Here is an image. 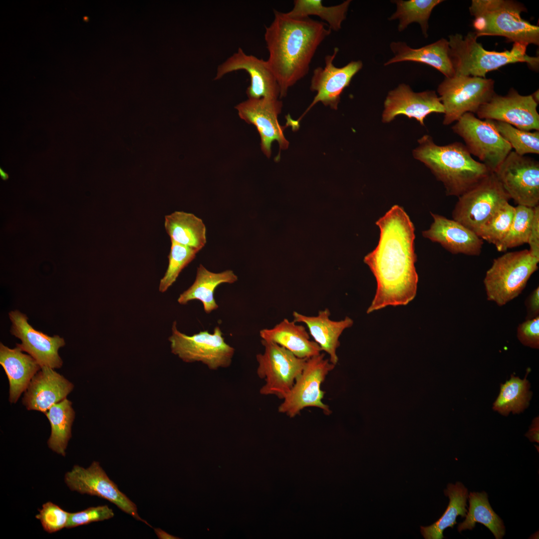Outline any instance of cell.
<instances>
[{"instance_id":"cell-1","label":"cell","mask_w":539,"mask_h":539,"mask_svg":"<svg viewBox=\"0 0 539 539\" xmlns=\"http://www.w3.org/2000/svg\"><path fill=\"white\" fill-rule=\"evenodd\" d=\"M380 238L364 258L377 282L370 313L387 306L405 305L415 297L418 276L415 263V228L401 207L395 205L376 222Z\"/></svg>"},{"instance_id":"cell-2","label":"cell","mask_w":539,"mask_h":539,"mask_svg":"<svg viewBox=\"0 0 539 539\" xmlns=\"http://www.w3.org/2000/svg\"><path fill=\"white\" fill-rule=\"evenodd\" d=\"M273 12V20L266 26L264 36L269 53L267 61L276 78L282 98L308 73L318 47L331 30L325 23L310 17Z\"/></svg>"},{"instance_id":"cell-3","label":"cell","mask_w":539,"mask_h":539,"mask_svg":"<svg viewBox=\"0 0 539 539\" xmlns=\"http://www.w3.org/2000/svg\"><path fill=\"white\" fill-rule=\"evenodd\" d=\"M418 143L419 146L413 151L414 157L443 183L448 196L459 197L492 172L485 164L474 159L461 142L439 146L426 135Z\"/></svg>"},{"instance_id":"cell-4","label":"cell","mask_w":539,"mask_h":539,"mask_svg":"<svg viewBox=\"0 0 539 539\" xmlns=\"http://www.w3.org/2000/svg\"><path fill=\"white\" fill-rule=\"evenodd\" d=\"M477 39L474 32L464 36L459 33L449 36V54L454 75L486 78L488 72L516 62H526L535 69L539 67V57L527 54V44L515 42L510 50L498 52L484 49Z\"/></svg>"},{"instance_id":"cell-5","label":"cell","mask_w":539,"mask_h":539,"mask_svg":"<svg viewBox=\"0 0 539 539\" xmlns=\"http://www.w3.org/2000/svg\"><path fill=\"white\" fill-rule=\"evenodd\" d=\"M526 10L522 3L509 0H473L469 7L477 37L501 36L509 42L539 45V27L521 17Z\"/></svg>"},{"instance_id":"cell-6","label":"cell","mask_w":539,"mask_h":539,"mask_svg":"<svg viewBox=\"0 0 539 539\" xmlns=\"http://www.w3.org/2000/svg\"><path fill=\"white\" fill-rule=\"evenodd\" d=\"M539 263L527 249L494 259L484 279L487 299L502 306L518 297L538 269Z\"/></svg>"},{"instance_id":"cell-7","label":"cell","mask_w":539,"mask_h":539,"mask_svg":"<svg viewBox=\"0 0 539 539\" xmlns=\"http://www.w3.org/2000/svg\"><path fill=\"white\" fill-rule=\"evenodd\" d=\"M176 321L172 327L169 338L171 351L186 362H201L210 369L229 367L235 349L226 342L220 328H214L213 333L201 331L188 335L177 328Z\"/></svg>"},{"instance_id":"cell-8","label":"cell","mask_w":539,"mask_h":539,"mask_svg":"<svg viewBox=\"0 0 539 539\" xmlns=\"http://www.w3.org/2000/svg\"><path fill=\"white\" fill-rule=\"evenodd\" d=\"M492 79L463 75L445 77L437 91L444 109L443 124L457 121L466 113H476L496 93Z\"/></svg>"},{"instance_id":"cell-9","label":"cell","mask_w":539,"mask_h":539,"mask_svg":"<svg viewBox=\"0 0 539 539\" xmlns=\"http://www.w3.org/2000/svg\"><path fill=\"white\" fill-rule=\"evenodd\" d=\"M325 355L321 352L306 359L301 373L279 406V413L293 418L307 407L319 408L326 415L332 413L328 405L322 402L325 392L321 386L335 365Z\"/></svg>"},{"instance_id":"cell-10","label":"cell","mask_w":539,"mask_h":539,"mask_svg":"<svg viewBox=\"0 0 539 539\" xmlns=\"http://www.w3.org/2000/svg\"><path fill=\"white\" fill-rule=\"evenodd\" d=\"M263 353L258 354L257 374L265 380L260 393L274 395L283 399L301 373L307 358L296 356L286 348L271 341L262 339Z\"/></svg>"},{"instance_id":"cell-11","label":"cell","mask_w":539,"mask_h":539,"mask_svg":"<svg viewBox=\"0 0 539 539\" xmlns=\"http://www.w3.org/2000/svg\"><path fill=\"white\" fill-rule=\"evenodd\" d=\"M471 154L494 172L512 151L510 144L501 135L492 120H484L474 113H466L453 126Z\"/></svg>"},{"instance_id":"cell-12","label":"cell","mask_w":539,"mask_h":539,"mask_svg":"<svg viewBox=\"0 0 539 539\" xmlns=\"http://www.w3.org/2000/svg\"><path fill=\"white\" fill-rule=\"evenodd\" d=\"M510 198L495 174L491 172L458 197L453 219L476 232Z\"/></svg>"},{"instance_id":"cell-13","label":"cell","mask_w":539,"mask_h":539,"mask_svg":"<svg viewBox=\"0 0 539 539\" xmlns=\"http://www.w3.org/2000/svg\"><path fill=\"white\" fill-rule=\"evenodd\" d=\"M505 192L518 205L539 204V163L511 151L494 172Z\"/></svg>"},{"instance_id":"cell-14","label":"cell","mask_w":539,"mask_h":539,"mask_svg":"<svg viewBox=\"0 0 539 539\" xmlns=\"http://www.w3.org/2000/svg\"><path fill=\"white\" fill-rule=\"evenodd\" d=\"M64 481L70 490L107 500L137 521L152 527L139 516L136 504L119 490L98 462L93 461L86 469L78 465L74 466L65 474Z\"/></svg>"},{"instance_id":"cell-15","label":"cell","mask_w":539,"mask_h":539,"mask_svg":"<svg viewBox=\"0 0 539 539\" xmlns=\"http://www.w3.org/2000/svg\"><path fill=\"white\" fill-rule=\"evenodd\" d=\"M538 103L532 95H522L511 88L505 96L495 93L476 112L478 118L509 124L522 130H539Z\"/></svg>"},{"instance_id":"cell-16","label":"cell","mask_w":539,"mask_h":539,"mask_svg":"<svg viewBox=\"0 0 539 539\" xmlns=\"http://www.w3.org/2000/svg\"><path fill=\"white\" fill-rule=\"evenodd\" d=\"M282 103L278 99H248L235 106L239 117L248 124L254 125L260 135L261 148L264 154L270 158L271 145L276 141L279 149L288 148V141L283 131L287 126H281L278 121Z\"/></svg>"},{"instance_id":"cell-17","label":"cell","mask_w":539,"mask_h":539,"mask_svg":"<svg viewBox=\"0 0 539 539\" xmlns=\"http://www.w3.org/2000/svg\"><path fill=\"white\" fill-rule=\"evenodd\" d=\"M239 70L247 71L250 77V84L246 90L248 99H277L279 97L278 82L267 60L247 54L240 47L218 66L214 79L219 80Z\"/></svg>"},{"instance_id":"cell-18","label":"cell","mask_w":539,"mask_h":539,"mask_svg":"<svg viewBox=\"0 0 539 539\" xmlns=\"http://www.w3.org/2000/svg\"><path fill=\"white\" fill-rule=\"evenodd\" d=\"M338 50V48L335 47L332 54L325 56L324 68L318 67L314 70L310 88L312 91H316V95L297 122L319 102L326 106L336 110L343 90L349 85L353 76L362 68L363 63L360 60L350 61L341 67L334 66L333 61Z\"/></svg>"},{"instance_id":"cell-19","label":"cell","mask_w":539,"mask_h":539,"mask_svg":"<svg viewBox=\"0 0 539 539\" xmlns=\"http://www.w3.org/2000/svg\"><path fill=\"white\" fill-rule=\"evenodd\" d=\"M9 317L12 322L10 333L21 341L16 346L31 355L41 367L54 369L62 366L58 350L65 344L63 338L57 335L50 336L35 330L28 323L27 316L18 310L9 312Z\"/></svg>"},{"instance_id":"cell-20","label":"cell","mask_w":539,"mask_h":539,"mask_svg":"<svg viewBox=\"0 0 539 539\" xmlns=\"http://www.w3.org/2000/svg\"><path fill=\"white\" fill-rule=\"evenodd\" d=\"M382 121L390 122L398 115L415 118L424 126V120L432 113H444L443 105L435 91L413 92L410 86L401 84L389 92L384 104Z\"/></svg>"},{"instance_id":"cell-21","label":"cell","mask_w":539,"mask_h":539,"mask_svg":"<svg viewBox=\"0 0 539 539\" xmlns=\"http://www.w3.org/2000/svg\"><path fill=\"white\" fill-rule=\"evenodd\" d=\"M433 222L422 235L433 242L439 243L453 254L479 256L484 241L476 234L454 220L431 213Z\"/></svg>"},{"instance_id":"cell-22","label":"cell","mask_w":539,"mask_h":539,"mask_svg":"<svg viewBox=\"0 0 539 539\" xmlns=\"http://www.w3.org/2000/svg\"><path fill=\"white\" fill-rule=\"evenodd\" d=\"M73 384L53 368L43 366L32 378L22 398L29 410L45 413L53 405L66 398Z\"/></svg>"},{"instance_id":"cell-23","label":"cell","mask_w":539,"mask_h":539,"mask_svg":"<svg viewBox=\"0 0 539 539\" xmlns=\"http://www.w3.org/2000/svg\"><path fill=\"white\" fill-rule=\"evenodd\" d=\"M293 321L305 324L310 335L319 346L321 351L327 353L330 361L336 365L338 361L336 351L340 345L339 338L343 331L351 327L353 320L348 316L335 321L330 318L328 308L318 311L316 316H307L297 311L292 313Z\"/></svg>"},{"instance_id":"cell-24","label":"cell","mask_w":539,"mask_h":539,"mask_svg":"<svg viewBox=\"0 0 539 539\" xmlns=\"http://www.w3.org/2000/svg\"><path fill=\"white\" fill-rule=\"evenodd\" d=\"M394 56L384 63L385 66L403 61L423 63L434 67L445 77L454 76L455 71L449 54L448 40L442 38L419 48H413L404 42H392L390 45Z\"/></svg>"},{"instance_id":"cell-25","label":"cell","mask_w":539,"mask_h":539,"mask_svg":"<svg viewBox=\"0 0 539 539\" xmlns=\"http://www.w3.org/2000/svg\"><path fill=\"white\" fill-rule=\"evenodd\" d=\"M0 364L9 381V401L15 403L41 366L31 355L23 353L17 346L9 348L2 343L0 344Z\"/></svg>"},{"instance_id":"cell-26","label":"cell","mask_w":539,"mask_h":539,"mask_svg":"<svg viewBox=\"0 0 539 539\" xmlns=\"http://www.w3.org/2000/svg\"><path fill=\"white\" fill-rule=\"evenodd\" d=\"M260 335L262 339L275 343L300 358H308L322 351L318 344L310 340L304 326L286 318L271 328L261 330Z\"/></svg>"},{"instance_id":"cell-27","label":"cell","mask_w":539,"mask_h":539,"mask_svg":"<svg viewBox=\"0 0 539 539\" xmlns=\"http://www.w3.org/2000/svg\"><path fill=\"white\" fill-rule=\"evenodd\" d=\"M238 279L237 275L232 270L214 272L200 264L197 268L194 282L180 295L178 302L181 304H186L193 300H200L205 312L209 313L219 307L214 296L216 288L223 283H233Z\"/></svg>"},{"instance_id":"cell-28","label":"cell","mask_w":539,"mask_h":539,"mask_svg":"<svg viewBox=\"0 0 539 539\" xmlns=\"http://www.w3.org/2000/svg\"><path fill=\"white\" fill-rule=\"evenodd\" d=\"M164 226L171 240L179 244L199 252L206 243V226L193 214L175 211L165 216Z\"/></svg>"},{"instance_id":"cell-29","label":"cell","mask_w":539,"mask_h":539,"mask_svg":"<svg viewBox=\"0 0 539 539\" xmlns=\"http://www.w3.org/2000/svg\"><path fill=\"white\" fill-rule=\"evenodd\" d=\"M445 496L449 499V505L440 518L432 525L420 527L421 534L425 539H442L443 531L447 528H453L457 524L458 516L465 517L467 513V501L468 491L460 482L455 484H449L444 490Z\"/></svg>"},{"instance_id":"cell-30","label":"cell","mask_w":539,"mask_h":539,"mask_svg":"<svg viewBox=\"0 0 539 539\" xmlns=\"http://www.w3.org/2000/svg\"><path fill=\"white\" fill-rule=\"evenodd\" d=\"M468 498L469 511L465 520L459 524L458 532L472 530L476 523H480L486 526L496 539H502L505 535V527L503 520L492 508L487 493L470 492Z\"/></svg>"},{"instance_id":"cell-31","label":"cell","mask_w":539,"mask_h":539,"mask_svg":"<svg viewBox=\"0 0 539 539\" xmlns=\"http://www.w3.org/2000/svg\"><path fill=\"white\" fill-rule=\"evenodd\" d=\"M51 426L47 441L49 448L63 456L71 437V426L75 418L72 403L66 398L53 405L45 413Z\"/></svg>"},{"instance_id":"cell-32","label":"cell","mask_w":539,"mask_h":539,"mask_svg":"<svg viewBox=\"0 0 539 539\" xmlns=\"http://www.w3.org/2000/svg\"><path fill=\"white\" fill-rule=\"evenodd\" d=\"M530 384L524 379L512 375L510 380L501 384L498 397L493 404V409L504 416L510 412L513 414L522 412L529 405L532 393L530 391Z\"/></svg>"},{"instance_id":"cell-33","label":"cell","mask_w":539,"mask_h":539,"mask_svg":"<svg viewBox=\"0 0 539 539\" xmlns=\"http://www.w3.org/2000/svg\"><path fill=\"white\" fill-rule=\"evenodd\" d=\"M351 1L347 0L337 5L326 6L321 0H295L292 9L287 13L294 17L316 15L327 22L331 30L338 31L346 17Z\"/></svg>"},{"instance_id":"cell-34","label":"cell","mask_w":539,"mask_h":539,"mask_svg":"<svg viewBox=\"0 0 539 539\" xmlns=\"http://www.w3.org/2000/svg\"><path fill=\"white\" fill-rule=\"evenodd\" d=\"M441 0H395L396 4V11L389 18V20H399L398 30H404L409 24L413 22L418 23L423 34L427 37L428 20L433 8Z\"/></svg>"},{"instance_id":"cell-35","label":"cell","mask_w":539,"mask_h":539,"mask_svg":"<svg viewBox=\"0 0 539 539\" xmlns=\"http://www.w3.org/2000/svg\"><path fill=\"white\" fill-rule=\"evenodd\" d=\"M514 217L510 229L496 248L499 252L527 244L534 215V208L522 205L515 207Z\"/></svg>"},{"instance_id":"cell-36","label":"cell","mask_w":539,"mask_h":539,"mask_svg":"<svg viewBox=\"0 0 539 539\" xmlns=\"http://www.w3.org/2000/svg\"><path fill=\"white\" fill-rule=\"evenodd\" d=\"M515 212V207L507 202L500 207L476 232V235L496 247L506 236Z\"/></svg>"},{"instance_id":"cell-37","label":"cell","mask_w":539,"mask_h":539,"mask_svg":"<svg viewBox=\"0 0 539 539\" xmlns=\"http://www.w3.org/2000/svg\"><path fill=\"white\" fill-rule=\"evenodd\" d=\"M492 121L499 133L517 154L521 156L529 153L539 154V130L525 131L505 122L493 120Z\"/></svg>"},{"instance_id":"cell-38","label":"cell","mask_w":539,"mask_h":539,"mask_svg":"<svg viewBox=\"0 0 539 539\" xmlns=\"http://www.w3.org/2000/svg\"><path fill=\"white\" fill-rule=\"evenodd\" d=\"M171 246L168 256L169 264L164 276L161 278L159 290L166 291L176 280L181 271L196 257V250L179 244L171 240Z\"/></svg>"},{"instance_id":"cell-39","label":"cell","mask_w":539,"mask_h":539,"mask_svg":"<svg viewBox=\"0 0 539 539\" xmlns=\"http://www.w3.org/2000/svg\"><path fill=\"white\" fill-rule=\"evenodd\" d=\"M38 511L39 514L35 518L40 521L45 532L51 534L66 528L70 513L50 502L43 504Z\"/></svg>"},{"instance_id":"cell-40","label":"cell","mask_w":539,"mask_h":539,"mask_svg":"<svg viewBox=\"0 0 539 539\" xmlns=\"http://www.w3.org/2000/svg\"><path fill=\"white\" fill-rule=\"evenodd\" d=\"M114 513L107 505L89 507L83 511L70 513L66 526L67 529L113 518Z\"/></svg>"},{"instance_id":"cell-41","label":"cell","mask_w":539,"mask_h":539,"mask_svg":"<svg viewBox=\"0 0 539 539\" xmlns=\"http://www.w3.org/2000/svg\"><path fill=\"white\" fill-rule=\"evenodd\" d=\"M517 336L521 343L532 348H539V316L527 319L520 323L517 330Z\"/></svg>"},{"instance_id":"cell-42","label":"cell","mask_w":539,"mask_h":539,"mask_svg":"<svg viewBox=\"0 0 539 539\" xmlns=\"http://www.w3.org/2000/svg\"><path fill=\"white\" fill-rule=\"evenodd\" d=\"M534 215L527 244L531 255L539 260V206L534 208Z\"/></svg>"},{"instance_id":"cell-43","label":"cell","mask_w":539,"mask_h":539,"mask_svg":"<svg viewBox=\"0 0 539 539\" xmlns=\"http://www.w3.org/2000/svg\"><path fill=\"white\" fill-rule=\"evenodd\" d=\"M525 304L527 314V319L534 318L539 315V288H536L526 298Z\"/></svg>"},{"instance_id":"cell-44","label":"cell","mask_w":539,"mask_h":539,"mask_svg":"<svg viewBox=\"0 0 539 539\" xmlns=\"http://www.w3.org/2000/svg\"><path fill=\"white\" fill-rule=\"evenodd\" d=\"M539 417H536L532 421L529 431L525 436L529 438L531 442H536L539 443Z\"/></svg>"},{"instance_id":"cell-45","label":"cell","mask_w":539,"mask_h":539,"mask_svg":"<svg viewBox=\"0 0 539 539\" xmlns=\"http://www.w3.org/2000/svg\"><path fill=\"white\" fill-rule=\"evenodd\" d=\"M154 531H155L156 535L157 536V537H158V538L159 539H177V538H175V537L169 534L168 533L165 532V531L162 530L161 529H160L159 528L154 529Z\"/></svg>"},{"instance_id":"cell-46","label":"cell","mask_w":539,"mask_h":539,"mask_svg":"<svg viewBox=\"0 0 539 539\" xmlns=\"http://www.w3.org/2000/svg\"><path fill=\"white\" fill-rule=\"evenodd\" d=\"M0 175L1 179L3 180H6L8 178V175L1 169V168L0 169Z\"/></svg>"},{"instance_id":"cell-47","label":"cell","mask_w":539,"mask_h":539,"mask_svg":"<svg viewBox=\"0 0 539 539\" xmlns=\"http://www.w3.org/2000/svg\"><path fill=\"white\" fill-rule=\"evenodd\" d=\"M534 99L538 104L539 101V90L535 92L533 94H531Z\"/></svg>"}]
</instances>
